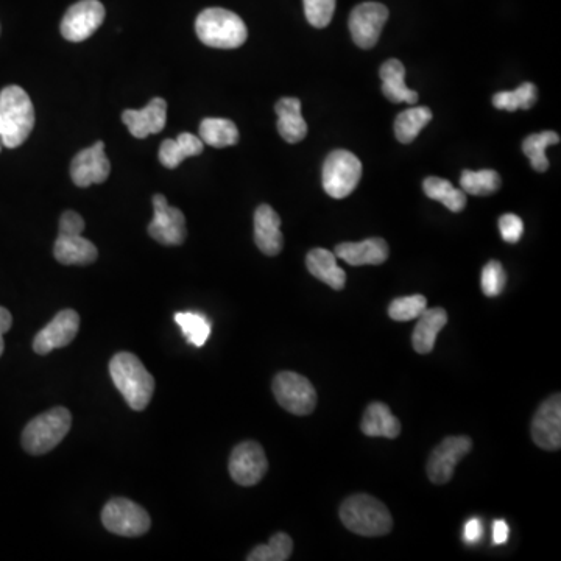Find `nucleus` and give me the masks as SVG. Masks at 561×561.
Segmentation results:
<instances>
[{
  "label": "nucleus",
  "mask_w": 561,
  "mask_h": 561,
  "mask_svg": "<svg viewBox=\"0 0 561 561\" xmlns=\"http://www.w3.org/2000/svg\"><path fill=\"white\" fill-rule=\"evenodd\" d=\"M273 395L287 412L306 417L317 406V392L309 379L293 371H283L273 379Z\"/></svg>",
  "instance_id": "8"
},
{
  "label": "nucleus",
  "mask_w": 561,
  "mask_h": 561,
  "mask_svg": "<svg viewBox=\"0 0 561 561\" xmlns=\"http://www.w3.org/2000/svg\"><path fill=\"white\" fill-rule=\"evenodd\" d=\"M307 270L312 276L328 284L331 289L342 290L346 284L345 270L337 264V256L325 248H314L306 258Z\"/></svg>",
  "instance_id": "24"
},
{
  "label": "nucleus",
  "mask_w": 561,
  "mask_h": 561,
  "mask_svg": "<svg viewBox=\"0 0 561 561\" xmlns=\"http://www.w3.org/2000/svg\"><path fill=\"white\" fill-rule=\"evenodd\" d=\"M111 163L105 155V144L96 142L92 147L82 150L71 164L72 181L78 187L105 183L110 177Z\"/></svg>",
  "instance_id": "17"
},
{
  "label": "nucleus",
  "mask_w": 561,
  "mask_h": 561,
  "mask_svg": "<svg viewBox=\"0 0 561 561\" xmlns=\"http://www.w3.org/2000/svg\"><path fill=\"white\" fill-rule=\"evenodd\" d=\"M509 524L502 521V519H498V521H494L493 524V541L494 544H504L507 543L509 540Z\"/></svg>",
  "instance_id": "41"
},
{
  "label": "nucleus",
  "mask_w": 561,
  "mask_h": 561,
  "mask_svg": "<svg viewBox=\"0 0 561 561\" xmlns=\"http://www.w3.org/2000/svg\"><path fill=\"white\" fill-rule=\"evenodd\" d=\"M35 127V108L29 94L19 86L0 91V142L16 149L29 139Z\"/></svg>",
  "instance_id": "1"
},
{
  "label": "nucleus",
  "mask_w": 561,
  "mask_h": 561,
  "mask_svg": "<svg viewBox=\"0 0 561 561\" xmlns=\"http://www.w3.org/2000/svg\"><path fill=\"white\" fill-rule=\"evenodd\" d=\"M379 75L382 78V92L393 103H417V92L406 86V68L399 60L385 61Z\"/></svg>",
  "instance_id": "23"
},
{
  "label": "nucleus",
  "mask_w": 561,
  "mask_h": 561,
  "mask_svg": "<svg viewBox=\"0 0 561 561\" xmlns=\"http://www.w3.org/2000/svg\"><path fill=\"white\" fill-rule=\"evenodd\" d=\"M427 309V300L423 295L396 298L390 303L389 315L395 322H410L420 317Z\"/></svg>",
  "instance_id": "35"
},
{
  "label": "nucleus",
  "mask_w": 561,
  "mask_h": 561,
  "mask_svg": "<svg viewBox=\"0 0 561 561\" xmlns=\"http://www.w3.org/2000/svg\"><path fill=\"white\" fill-rule=\"evenodd\" d=\"M446 323H448V312L443 307L426 309L418 317L417 326H415V331L412 334L413 350L417 351L418 354L432 353L438 334L443 331Z\"/></svg>",
  "instance_id": "21"
},
{
  "label": "nucleus",
  "mask_w": 561,
  "mask_h": 561,
  "mask_svg": "<svg viewBox=\"0 0 561 561\" xmlns=\"http://www.w3.org/2000/svg\"><path fill=\"white\" fill-rule=\"evenodd\" d=\"M102 523L106 530L119 537H142L149 532L152 519L141 505L127 498H114L105 505Z\"/></svg>",
  "instance_id": "9"
},
{
  "label": "nucleus",
  "mask_w": 561,
  "mask_h": 561,
  "mask_svg": "<svg viewBox=\"0 0 561 561\" xmlns=\"http://www.w3.org/2000/svg\"><path fill=\"white\" fill-rule=\"evenodd\" d=\"M482 535H484V526L480 523V519L473 518L465 524L463 538H465L466 543H477Z\"/></svg>",
  "instance_id": "39"
},
{
  "label": "nucleus",
  "mask_w": 561,
  "mask_h": 561,
  "mask_svg": "<svg viewBox=\"0 0 561 561\" xmlns=\"http://www.w3.org/2000/svg\"><path fill=\"white\" fill-rule=\"evenodd\" d=\"M122 120L135 138L145 139L147 136L161 133L167 124L166 100L156 97L142 110L124 111Z\"/></svg>",
  "instance_id": "18"
},
{
  "label": "nucleus",
  "mask_w": 561,
  "mask_h": 561,
  "mask_svg": "<svg viewBox=\"0 0 561 561\" xmlns=\"http://www.w3.org/2000/svg\"><path fill=\"white\" fill-rule=\"evenodd\" d=\"M389 19V8L378 2L357 5L350 16V32L360 49H371L378 44L382 29Z\"/></svg>",
  "instance_id": "14"
},
{
  "label": "nucleus",
  "mask_w": 561,
  "mask_h": 561,
  "mask_svg": "<svg viewBox=\"0 0 561 561\" xmlns=\"http://www.w3.org/2000/svg\"><path fill=\"white\" fill-rule=\"evenodd\" d=\"M293 552V541L287 533H275L269 544H261L248 554V561H286Z\"/></svg>",
  "instance_id": "34"
},
{
  "label": "nucleus",
  "mask_w": 561,
  "mask_h": 561,
  "mask_svg": "<svg viewBox=\"0 0 561 561\" xmlns=\"http://www.w3.org/2000/svg\"><path fill=\"white\" fill-rule=\"evenodd\" d=\"M362 178V163L348 150H334L323 164V189L329 197H348Z\"/></svg>",
  "instance_id": "7"
},
{
  "label": "nucleus",
  "mask_w": 561,
  "mask_h": 561,
  "mask_svg": "<svg viewBox=\"0 0 561 561\" xmlns=\"http://www.w3.org/2000/svg\"><path fill=\"white\" fill-rule=\"evenodd\" d=\"M278 114V133L289 144H298L307 136V124L301 114V102L295 97H284L275 106Z\"/></svg>",
  "instance_id": "22"
},
{
  "label": "nucleus",
  "mask_w": 561,
  "mask_h": 561,
  "mask_svg": "<svg viewBox=\"0 0 561 561\" xmlns=\"http://www.w3.org/2000/svg\"><path fill=\"white\" fill-rule=\"evenodd\" d=\"M228 468L236 484L253 487L259 484L269 471V460L265 456L264 448L258 442L248 440L233 449Z\"/></svg>",
  "instance_id": "11"
},
{
  "label": "nucleus",
  "mask_w": 561,
  "mask_h": 561,
  "mask_svg": "<svg viewBox=\"0 0 561 561\" xmlns=\"http://www.w3.org/2000/svg\"><path fill=\"white\" fill-rule=\"evenodd\" d=\"M0 149H2V142H0Z\"/></svg>",
  "instance_id": "42"
},
{
  "label": "nucleus",
  "mask_w": 561,
  "mask_h": 561,
  "mask_svg": "<svg viewBox=\"0 0 561 561\" xmlns=\"http://www.w3.org/2000/svg\"><path fill=\"white\" fill-rule=\"evenodd\" d=\"M205 144L198 136L181 133L178 139H166L159 149V161L167 169H175L184 159L203 153Z\"/></svg>",
  "instance_id": "26"
},
{
  "label": "nucleus",
  "mask_w": 561,
  "mask_h": 561,
  "mask_svg": "<svg viewBox=\"0 0 561 561\" xmlns=\"http://www.w3.org/2000/svg\"><path fill=\"white\" fill-rule=\"evenodd\" d=\"M538 100V89L533 83L526 82L515 91H502L494 94L493 105L498 110L513 111L530 110Z\"/></svg>",
  "instance_id": "31"
},
{
  "label": "nucleus",
  "mask_w": 561,
  "mask_h": 561,
  "mask_svg": "<svg viewBox=\"0 0 561 561\" xmlns=\"http://www.w3.org/2000/svg\"><path fill=\"white\" fill-rule=\"evenodd\" d=\"M424 194L435 202L445 205L449 211L462 212L466 206V194L452 186L445 178L429 177L423 183Z\"/></svg>",
  "instance_id": "29"
},
{
  "label": "nucleus",
  "mask_w": 561,
  "mask_h": 561,
  "mask_svg": "<svg viewBox=\"0 0 561 561\" xmlns=\"http://www.w3.org/2000/svg\"><path fill=\"white\" fill-rule=\"evenodd\" d=\"M175 322L180 326L187 342L197 348H202L211 336V322L205 315L197 312H178L175 314Z\"/></svg>",
  "instance_id": "33"
},
{
  "label": "nucleus",
  "mask_w": 561,
  "mask_h": 561,
  "mask_svg": "<svg viewBox=\"0 0 561 561\" xmlns=\"http://www.w3.org/2000/svg\"><path fill=\"white\" fill-rule=\"evenodd\" d=\"M334 255L354 267L381 265L389 259V245L381 237H371L362 242H343L337 245Z\"/></svg>",
  "instance_id": "19"
},
{
  "label": "nucleus",
  "mask_w": 561,
  "mask_h": 561,
  "mask_svg": "<svg viewBox=\"0 0 561 561\" xmlns=\"http://www.w3.org/2000/svg\"><path fill=\"white\" fill-rule=\"evenodd\" d=\"M304 15L315 29H325L336 11V0H303Z\"/></svg>",
  "instance_id": "36"
},
{
  "label": "nucleus",
  "mask_w": 561,
  "mask_h": 561,
  "mask_svg": "<svg viewBox=\"0 0 561 561\" xmlns=\"http://www.w3.org/2000/svg\"><path fill=\"white\" fill-rule=\"evenodd\" d=\"M499 231H501L502 239L509 244H516L521 240L524 233L523 220L519 219L515 214H504L499 219Z\"/></svg>",
  "instance_id": "38"
},
{
  "label": "nucleus",
  "mask_w": 561,
  "mask_h": 561,
  "mask_svg": "<svg viewBox=\"0 0 561 561\" xmlns=\"http://www.w3.org/2000/svg\"><path fill=\"white\" fill-rule=\"evenodd\" d=\"M155 216L149 225V234L167 247L183 245L186 240V217L178 208H172L164 195L156 194L153 197Z\"/></svg>",
  "instance_id": "13"
},
{
  "label": "nucleus",
  "mask_w": 561,
  "mask_h": 561,
  "mask_svg": "<svg viewBox=\"0 0 561 561\" xmlns=\"http://www.w3.org/2000/svg\"><path fill=\"white\" fill-rule=\"evenodd\" d=\"M72 415L66 407H53L33 418L22 432V446L32 456H43L57 448L69 434Z\"/></svg>",
  "instance_id": "5"
},
{
  "label": "nucleus",
  "mask_w": 561,
  "mask_h": 561,
  "mask_svg": "<svg viewBox=\"0 0 561 561\" xmlns=\"http://www.w3.org/2000/svg\"><path fill=\"white\" fill-rule=\"evenodd\" d=\"M432 120V111L426 106H413L395 120V135L401 144H410Z\"/></svg>",
  "instance_id": "28"
},
{
  "label": "nucleus",
  "mask_w": 561,
  "mask_h": 561,
  "mask_svg": "<svg viewBox=\"0 0 561 561\" xmlns=\"http://www.w3.org/2000/svg\"><path fill=\"white\" fill-rule=\"evenodd\" d=\"M85 220L74 211H66L60 219L53 255L63 265H89L97 261L99 251L91 240L82 236Z\"/></svg>",
  "instance_id": "6"
},
{
  "label": "nucleus",
  "mask_w": 561,
  "mask_h": 561,
  "mask_svg": "<svg viewBox=\"0 0 561 561\" xmlns=\"http://www.w3.org/2000/svg\"><path fill=\"white\" fill-rule=\"evenodd\" d=\"M501 175L496 170H463L460 177V186L465 194L476 195V197H485V195L494 194L501 189Z\"/></svg>",
  "instance_id": "30"
},
{
  "label": "nucleus",
  "mask_w": 561,
  "mask_h": 561,
  "mask_svg": "<svg viewBox=\"0 0 561 561\" xmlns=\"http://www.w3.org/2000/svg\"><path fill=\"white\" fill-rule=\"evenodd\" d=\"M195 32L205 46L214 49H237L247 41V25L233 11L208 8L198 15Z\"/></svg>",
  "instance_id": "4"
},
{
  "label": "nucleus",
  "mask_w": 561,
  "mask_h": 561,
  "mask_svg": "<svg viewBox=\"0 0 561 561\" xmlns=\"http://www.w3.org/2000/svg\"><path fill=\"white\" fill-rule=\"evenodd\" d=\"M11 325H13V317H11L10 312L5 307H0V356L4 354V336L10 331Z\"/></svg>",
  "instance_id": "40"
},
{
  "label": "nucleus",
  "mask_w": 561,
  "mask_h": 561,
  "mask_svg": "<svg viewBox=\"0 0 561 561\" xmlns=\"http://www.w3.org/2000/svg\"><path fill=\"white\" fill-rule=\"evenodd\" d=\"M360 429L367 437L393 438L401 434V423L384 403H371L365 410Z\"/></svg>",
  "instance_id": "25"
},
{
  "label": "nucleus",
  "mask_w": 561,
  "mask_h": 561,
  "mask_svg": "<svg viewBox=\"0 0 561 561\" xmlns=\"http://www.w3.org/2000/svg\"><path fill=\"white\" fill-rule=\"evenodd\" d=\"M482 290L487 297H498L507 284V273L499 261H490L482 270V278H480Z\"/></svg>",
  "instance_id": "37"
},
{
  "label": "nucleus",
  "mask_w": 561,
  "mask_h": 561,
  "mask_svg": "<svg viewBox=\"0 0 561 561\" xmlns=\"http://www.w3.org/2000/svg\"><path fill=\"white\" fill-rule=\"evenodd\" d=\"M103 21L105 7L99 0H80L66 11L61 21V35L71 43H82L97 32Z\"/></svg>",
  "instance_id": "12"
},
{
  "label": "nucleus",
  "mask_w": 561,
  "mask_h": 561,
  "mask_svg": "<svg viewBox=\"0 0 561 561\" xmlns=\"http://www.w3.org/2000/svg\"><path fill=\"white\" fill-rule=\"evenodd\" d=\"M532 438L544 451L561 448V396L555 393L541 404L532 421Z\"/></svg>",
  "instance_id": "16"
},
{
  "label": "nucleus",
  "mask_w": 561,
  "mask_h": 561,
  "mask_svg": "<svg viewBox=\"0 0 561 561\" xmlns=\"http://www.w3.org/2000/svg\"><path fill=\"white\" fill-rule=\"evenodd\" d=\"M255 242L267 256H276L284 247L281 217L269 205H261L255 212Z\"/></svg>",
  "instance_id": "20"
},
{
  "label": "nucleus",
  "mask_w": 561,
  "mask_h": 561,
  "mask_svg": "<svg viewBox=\"0 0 561 561\" xmlns=\"http://www.w3.org/2000/svg\"><path fill=\"white\" fill-rule=\"evenodd\" d=\"M80 329V315L74 309H64L53 317L52 322L41 329L33 340V350L39 356H46L53 350L71 345Z\"/></svg>",
  "instance_id": "15"
},
{
  "label": "nucleus",
  "mask_w": 561,
  "mask_h": 561,
  "mask_svg": "<svg viewBox=\"0 0 561 561\" xmlns=\"http://www.w3.org/2000/svg\"><path fill=\"white\" fill-rule=\"evenodd\" d=\"M560 136L555 131L547 130L543 133L527 136L523 142V152L530 159L533 169L537 172H546L549 169V159L546 149L549 145L558 144Z\"/></svg>",
  "instance_id": "32"
},
{
  "label": "nucleus",
  "mask_w": 561,
  "mask_h": 561,
  "mask_svg": "<svg viewBox=\"0 0 561 561\" xmlns=\"http://www.w3.org/2000/svg\"><path fill=\"white\" fill-rule=\"evenodd\" d=\"M473 449V440L465 435L448 437L432 451L427 460V477L432 484L445 485L454 476L456 466Z\"/></svg>",
  "instance_id": "10"
},
{
  "label": "nucleus",
  "mask_w": 561,
  "mask_h": 561,
  "mask_svg": "<svg viewBox=\"0 0 561 561\" xmlns=\"http://www.w3.org/2000/svg\"><path fill=\"white\" fill-rule=\"evenodd\" d=\"M110 374L131 409H147L155 393V379L135 354L117 353L111 359Z\"/></svg>",
  "instance_id": "2"
},
{
  "label": "nucleus",
  "mask_w": 561,
  "mask_h": 561,
  "mask_svg": "<svg viewBox=\"0 0 561 561\" xmlns=\"http://www.w3.org/2000/svg\"><path fill=\"white\" fill-rule=\"evenodd\" d=\"M200 139L203 144L211 145L216 149H225L239 142V130L233 120L208 117L200 124Z\"/></svg>",
  "instance_id": "27"
},
{
  "label": "nucleus",
  "mask_w": 561,
  "mask_h": 561,
  "mask_svg": "<svg viewBox=\"0 0 561 561\" xmlns=\"http://www.w3.org/2000/svg\"><path fill=\"white\" fill-rule=\"evenodd\" d=\"M340 521L346 529L362 537H384L393 529L389 509L368 494H354L340 505Z\"/></svg>",
  "instance_id": "3"
}]
</instances>
